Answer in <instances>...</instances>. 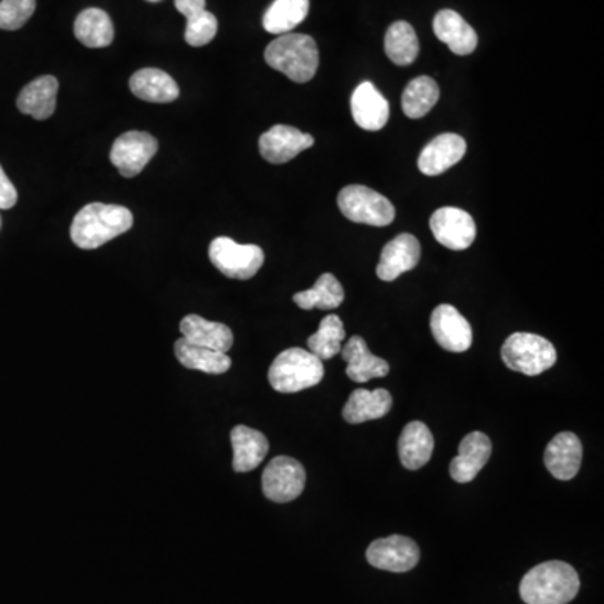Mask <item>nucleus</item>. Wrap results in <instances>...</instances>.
I'll list each match as a JSON object with an SVG mask.
<instances>
[{"instance_id": "f257e3e1", "label": "nucleus", "mask_w": 604, "mask_h": 604, "mask_svg": "<svg viewBox=\"0 0 604 604\" xmlns=\"http://www.w3.org/2000/svg\"><path fill=\"white\" fill-rule=\"evenodd\" d=\"M133 227V214L121 205L89 204L71 224V240L79 249H98Z\"/></svg>"}, {"instance_id": "f03ea898", "label": "nucleus", "mask_w": 604, "mask_h": 604, "mask_svg": "<svg viewBox=\"0 0 604 604\" xmlns=\"http://www.w3.org/2000/svg\"><path fill=\"white\" fill-rule=\"evenodd\" d=\"M579 576L571 564L547 561L537 564L522 578V601L526 604H568L579 593Z\"/></svg>"}, {"instance_id": "7ed1b4c3", "label": "nucleus", "mask_w": 604, "mask_h": 604, "mask_svg": "<svg viewBox=\"0 0 604 604\" xmlns=\"http://www.w3.org/2000/svg\"><path fill=\"white\" fill-rule=\"evenodd\" d=\"M266 63L294 83H308L319 68L318 44L306 34H282L267 46Z\"/></svg>"}, {"instance_id": "20e7f679", "label": "nucleus", "mask_w": 604, "mask_h": 604, "mask_svg": "<svg viewBox=\"0 0 604 604\" xmlns=\"http://www.w3.org/2000/svg\"><path fill=\"white\" fill-rule=\"evenodd\" d=\"M323 361L309 349L289 348L282 351L269 368V383L279 393H297L321 383Z\"/></svg>"}, {"instance_id": "39448f33", "label": "nucleus", "mask_w": 604, "mask_h": 604, "mask_svg": "<svg viewBox=\"0 0 604 604\" xmlns=\"http://www.w3.org/2000/svg\"><path fill=\"white\" fill-rule=\"evenodd\" d=\"M507 368L526 376H537L556 365L558 353L551 341L532 333H514L500 349Z\"/></svg>"}, {"instance_id": "423d86ee", "label": "nucleus", "mask_w": 604, "mask_h": 604, "mask_svg": "<svg viewBox=\"0 0 604 604\" xmlns=\"http://www.w3.org/2000/svg\"><path fill=\"white\" fill-rule=\"evenodd\" d=\"M341 214L356 224L385 227L395 220V207L381 193L365 185H348L338 195Z\"/></svg>"}, {"instance_id": "0eeeda50", "label": "nucleus", "mask_w": 604, "mask_h": 604, "mask_svg": "<svg viewBox=\"0 0 604 604\" xmlns=\"http://www.w3.org/2000/svg\"><path fill=\"white\" fill-rule=\"evenodd\" d=\"M209 257L224 276L239 281H247L256 276L266 259L264 250L259 245L237 244L229 237H217L212 240Z\"/></svg>"}, {"instance_id": "6e6552de", "label": "nucleus", "mask_w": 604, "mask_h": 604, "mask_svg": "<svg viewBox=\"0 0 604 604\" xmlns=\"http://www.w3.org/2000/svg\"><path fill=\"white\" fill-rule=\"evenodd\" d=\"M306 487V470L292 457H276L262 474V492L277 504L296 500Z\"/></svg>"}, {"instance_id": "1a4fd4ad", "label": "nucleus", "mask_w": 604, "mask_h": 604, "mask_svg": "<svg viewBox=\"0 0 604 604\" xmlns=\"http://www.w3.org/2000/svg\"><path fill=\"white\" fill-rule=\"evenodd\" d=\"M158 141L145 131H128L111 146L110 160L125 178H133L157 155Z\"/></svg>"}, {"instance_id": "9d476101", "label": "nucleus", "mask_w": 604, "mask_h": 604, "mask_svg": "<svg viewBox=\"0 0 604 604\" xmlns=\"http://www.w3.org/2000/svg\"><path fill=\"white\" fill-rule=\"evenodd\" d=\"M368 563L376 569L391 573L412 571L420 561L417 542L405 536H390L371 542L366 551Z\"/></svg>"}, {"instance_id": "9b49d317", "label": "nucleus", "mask_w": 604, "mask_h": 604, "mask_svg": "<svg viewBox=\"0 0 604 604\" xmlns=\"http://www.w3.org/2000/svg\"><path fill=\"white\" fill-rule=\"evenodd\" d=\"M430 229L437 242L450 250L469 249L477 235L472 215L457 207H442L433 212Z\"/></svg>"}, {"instance_id": "f8f14e48", "label": "nucleus", "mask_w": 604, "mask_h": 604, "mask_svg": "<svg viewBox=\"0 0 604 604\" xmlns=\"http://www.w3.org/2000/svg\"><path fill=\"white\" fill-rule=\"evenodd\" d=\"M430 328L435 341L450 353H465L474 341L469 321L450 304H440L433 309Z\"/></svg>"}, {"instance_id": "ddd939ff", "label": "nucleus", "mask_w": 604, "mask_h": 604, "mask_svg": "<svg viewBox=\"0 0 604 604\" xmlns=\"http://www.w3.org/2000/svg\"><path fill=\"white\" fill-rule=\"evenodd\" d=\"M314 145V138L294 126L276 125L259 138L262 158L274 165L291 162L299 153Z\"/></svg>"}, {"instance_id": "4468645a", "label": "nucleus", "mask_w": 604, "mask_h": 604, "mask_svg": "<svg viewBox=\"0 0 604 604\" xmlns=\"http://www.w3.org/2000/svg\"><path fill=\"white\" fill-rule=\"evenodd\" d=\"M422 257V247L417 237L412 234L396 235L381 250L380 264L376 274L381 281H396L401 274L413 271Z\"/></svg>"}, {"instance_id": "2eb2a0df", "label": "nucleus", "mask_w": 604, "mask_h": 604, "mask_svg": "<svg viewBox=\"0 0 604 604\" xmlns=\"http://www.w3.org/2000/svg\"><path fill=\"white\" fill-rule=\"evenodd\" d=\"M467 141L455 133H443L433 138L418 157V168L427 177H437L465 157Z\"/></svg>"}, {"instance_id": "dca6fc26", "label": "nucleus", "mask_w": 604, "mask_h": 604, "mask_svg": "<svg viewBox=\"0 0 604 604\" xmlns=\"http://www.w3.org/2000/svg\"><path fill=\"white\" fill-rule=\"evenodd\" d=\"M492 455L490 438L482 432H472L460 442L459 455L450 464V477L459 484H467L479 475Z\"/></svg>"}, {"instance_id": "f3484780", "label": "nucleus", "mask_w": 604, "mask_h": 604, "mask_svg": "<svg viewBox=\"0 0 604 604\" xmlns=\"http://www.w3.org/2000/svg\"><path fill=\"white\" fill-rule=\"evenodd\" d=\"M351 113L356 125L366 131H380L390 118V105L370 81L361 83L351 96Z\"/></svg>"}, {"instance_id": "a211bd4d", "label": "nucleus", "mask_w": 604, "mask_h": 604, "mask_svg": "<svg viewBox=\"0 0 604 604\" xmlns=\"http://www.w3.org/2000/svg\"><path fill=\"white\" fill-rule=\"evenodd\" d=\"M583 460V445L571 432L558 433L544 452V464L552 477L571 480L578 475Z\"/></svg>"}, {"instance_id": "6ab92c4d", "label": "nucleus", "mask_w": 604, "mask_h": 604, "mask_svg": "<svg viewBox=\"0 0 604 604\" xmlns=\"http://www.w3.org/2000/svg\"><path fill=\"white\" fill-rule=\"evenodd\" d=\"M433 32L438 41L447 44L448 49L457 56H469L479 44L474 27L460 16L459 12L443 9L433 19Z\"/></svg>"}, {"instance_id": "aec40b11", "label": "nucleus", "mask_w": 604, "mask_h": 604, "mask_svg": "<svg viewBox=\"0 0 604 604\" xmlns=\"http://www.w3.org/2000/svg\"><path fill=\"white\" fill-rule=\"evenodd\" d=\"M343 360L348 363L346 375L355 383H366L373 378H383L390 373V365L383 358L371 353L368 344L361 336H353L341 348Z\"/></svg>"}, {"instance_id": "412c9836", "label": "nucleus", "mask_w": 604, "mask_h": 604, "mask_svg": "<svg viewBox=\"0 0 604 604\" xmlns=\"http://www.w3.org/2000/svg\"><path fill=\"white\" fill-rule=\"evenodd\" d=\"M230 442L234 448V470L240 474L257 469L269 452L266 435L245 425L232 428Z\"/></svg>"}, {"instance_id": "4be33fe9", "label": "nucleus", "mask_w": 604, "mask_h": 604, "mask_svg": "<svg viewBox=\"0 0 604 604\" xmlns=\"http://www.w3.org/2000/svg\"><path fill=\"white\" fill-rule=\"evenodd\" d=\"M182 338L188 343L197 344L202 348L214 349L220 353H227L234 344V333L229 326L222 323H214L200 318L197 314L185 316L180 323Z\"/></svg>"}, {"instance_id": "5701e85b", "label": "nucleus", "mask_w": 604, "mask_h": 604, "mask_svg": "<svg viewBox=\"0 0 604 604\" xmlns=\"http://www.w3.org/2000/svg\"><path fill=\"white\" fill-rule=\"evenodd\" d=\"M433 440L430 428L423 422H410L403 428L398 440L401 465L407 470L422 469L432 459Z\"/></svg>"}, {"instance_id": "b1692460", "label": "nucleus", "mask_w": 604, "mask_h": 604, "mask_svg": "<svg viewBox=\"0 0 604 604\" xmlns=\"http://www.w3.org/2000/svg\"><path fill=\"white\" fill-rule=\"evenodd\" d=\"M59 83L54 76H41L22 89L17 98V108L24 115L42 121L51 118L56 111Z\"/></svg>"}, {"instance_id": "393cba45", "label": "nucleus", "mask_w": 604, "mask_h": 604, "mask_svg": "<svg viewBox=\"0 0 604 604\" xmlns=\"http://www.w3.org/2000/svg\"><path fill=\"white\" fill-rule=\"evenodd\" d=\"M393 407L390 391L376 388L370 391L365 388L355 390L349 396L343 408V418L348 423H365L378 420L388 415Z\"/></svg>"}, {"instance_id": "a878e982", "label": "nucleus", "mask_w": 604, "mask_h": 604, "mask_svg": "<svg viewBox=\"0 0 604 604\" xmlns=\"http://www.w3.org/2000/svg\"><path fill=\"white\" fill-rule=\"evenodd\" d=\"M131 93L148 103H172L180 96L175 79L162 69L145 68L136 71L130 79Z\"/></svg>"}, {"instance_id": "bb28decb", "label": "nucleus", "mask_w": 604, "mask_h": 604, "mask_svg": "<svg viewBox=\"0 0 604 604\" xmlns=\"http://www.w3.org/2000/svg\"><path fill=\"white\" fill-rule=\"evenodd\" d=\"M205 0H175L177 11L187 17L185 41L192 47L207 46L219 31V22L205 9Z\"/></svg>"}, {"instance_id": "cd10ccee", "label": "nucleus", "mask_w": 604, "mask_h": 604, "mask_svg": "<svg viewBox=\"0 0 604 604\" xmlns=\"http://www.w3.org/2000/svg\"><path fill=\"white\" fill-rule=\"evenodd\" d=\"M175 356L188 370L204 371L207 375H224L232 366V360L227 353L202 348L197 344L188 343L185 338H180L175 343Z\"/></svg>"}, {"instance_id": "c85d7f7f", "label": "nucleus", "mask_w": 604, "mask_h": 604, "mask_svg": "<svg viewBox=\"0 0 604 604\" xmlns=\"http://www.w3.org/2000/svg\"><path fill=\"white\" fill-rule=\"evenodd\" d=\"M74 36L86 47L110 46L115 39V27L110 16L101 9H86L74 22Z\"/></svg>"}, {"instance_id": "c756f323", "label": "nucleus", "mask_w": 604, "mask_h": 604, "mask_svg": "<svg viewBox=\"0 0 604 604\" xmlns=\"http://www.w3.org/2000/svg\"><path fill=\"white\" fill-rule=\"evenodd\" d=\"M438 99H440V88L437 81L428 76H420L407 84L401 96V108L408 118L420 120L432 111Z\"/></svg>"}, {"instance_id": "7c9ffc66", "label": "nucleus", "mask_w": 604, "mask_h": 604, "mask_svg": "<svg viewBox=\"0 0 604 604\" xmlns=\"http://www.w3.org/2000/svg\"><path fill=\"white\" fill-rule=\"evenodd\" d=\"M386 56L396 66H410L420 53L417 32L408 22H393L385 36Z\"/></svg>"}, {"instance_id": "2f4dec72", "label": "nucleus", "mask_w": 604, "mask_h": 604, "mask_svg": "<svg viewBox=\"0 0 604 604\" xmlns=\"http://www.w3.org/2000/svg\"><path fill=\"white\" fill-rule=\"evenodd\" d=\"M309 12V0H274L262 19L267 32L282 36L299 26Z\"/></svg>"}, {"instance_id": "473e14b6", "label": "nucleus", "mask_w": 604, "mask_h": 604, "mask_svg": "<svg viewBox=\"0 0 604 604\" xmlns=\"http://www.w3.org/2000/svg\"><path fill=\"white\" fill-rule=\"evenodd\" d=\"M344 289L333 274H323L308 291L294 294V302L301 309H336L343 304Z\"/></svg>"}, {"instance_id": "72a5a7b5", "label": "nucleus", "mask_w": 604, "mask_h": 604, "mask_svg": "<svg viewBox=\"0 0 604 604\" xmlns=\"http://www.w3.org/2000/svg\"><path fill=\"white\" fill-rule=\"evenodd\" d=\"M346 338L343 321L336 314H329L321 321L318 331L308 339V348L319 360H331L341 353Z\"/></svg>"}, {"instance_id": "f704fd0d", "label": "nucleus", "mask_w": 604, "mask_h": 604, "mask_svg": "<svg viewBox=\"0 0 604 604\" xmlns=\"http://www.w3.org/2000/svg\"><path fill=\"white\" fill-rule=\"evenodd\" d=\"M36 11V0H0V29L17 31Z\"/></svg>"}, {"instance_id": "c9c22d12", "label": "nucleus", "mask_w": 604, "mask_h": 604, "mask_svg": "<svg viewBox=\"0 0 604 604\" xmlns=\"http://www.w3.org/2000/svg\"><path fill=\"white\" fill-rule=\"evenodd\" d=\"M17 204V190L0 167V210H9Z\"/></svg>"}, {"instance_id": "e433bc0d", "label": "nucleus", "mask_w": 604, "mask_h": 604, "mask_svg": "<svg viewBox=\"0 0 604 604\" xmlns=\"http://www.w3.org/2000/svg\"><path fill=\"white\" fill-rule=\"evenodd\" d=\"M146 2H160V0H146Z\"/></svg>"}]
</instances>
